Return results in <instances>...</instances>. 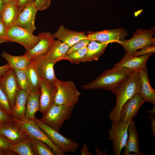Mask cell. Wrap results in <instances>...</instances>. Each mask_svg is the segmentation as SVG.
Masks as SVG:
<instances>
[{"label": "cell", "mask_w": 155, "mask_h": 155, "mask_svg": "<svg viewBox=\"0 0 155 155\" xmlns=\"http://www.w3.org/2000/svg\"><path fill=\"white\" fill-rule=\"evenodd\" d=\"M141 80L139 71H134L116 90L115 107L110 112L109 119L112 122L120 120V113L124 103L137 94H139Z\"/></svg>", "instance_id": "obj_1"}, {"label": "cell", "mask_w": 155, "mask_h": 155, "mask_svg": "<svg viewBox=\"0 0 155 155\" xmlns=\"http://www.w3.org/2000/svg\"><path fill=\"white\" fill-rule=\"evenodd\" d=\"M133 71L125 68L113 67L104 71L93 81L82 87L85 90H107L115 94L118 87Z\"/></svg>", "instance_id": "obj_2"}, {"label": "cell", "mask_w": 155, "mask_h": 155, "mask_svg": "<svg viewBox=\"0 0 155 155\" xmlns=\"http://www.w3.org/2000/svg\"><path fill=\"white\" fill-rule=\"evenodd\" d=\"M74 106L51 105L40 120L44 124L59 132L64 123L71 117Z\"/></svg>", "instance_id": "obj_3"}, {"label": "cell", "mask_w": 155, "mask_h": 155, "mask_svg": "<svg viewBox=\"0 0 155 155\" xmlns=\"http://www.w3.org/2000/svg\"><path fill=\"white\" fill-rule=\"evenodd\" d=\"M155 27L149 30L138 29L134 33L132 37L129 40L124 39L121 44L126 53L133 54L136 52L146 47L155 45Z\"/></svg>", "instance_id": "obj_4"}, {"label": "cell", "mask_w": 155, "mask_h": 155, "mask_svg": "<svg viewBox=\"0 0 155 155\" xmlns=\"http://www.w3.org/2000/svg\"><path fill=\"white\" fill-rule=\"evenodd\" d=\"M12 119L28 137L40 140L44 142L51 148L54 155H65L51 140L33 120L30 119L26 117L22 119H19L13 117Z\"/></svg>", "instance_id": "obj_5"}, {"label": "cell", "mask_w": 155, "mask_h": 155, "mask_svg": "<svg viewBox=\"0 0 155 155\" xmlns=\"http://www.w3.org/2000/svg\"><path fill=\"white\" fill-rule=\"evenodd\" d=\"M55 83L57 91L54 104L57 105L74 106L78 102L81 94L73 82L63 81L57 78Z\"/></svg>", "instance_id": "obj_6"}, {"label": "cell", "mask_w": 155, "mask_h": 155, "mask_svg": "<svg viewBox=\"0 0 155 155\" xmlns=\"http://www.w3.org/2000/svg\"><path fill=\"white\" fill-rule=\"evenodd\" d=\"M33 120L51 140L63 153L75 152L79 144L73 140L61 134L51 127L44 124L35 117Z\"/></svg>", "instance_id": "obj_7"}, {"label": "cell", "mask_w": 155, "mask_h": 155, "mask_svg": "<svg viewBox=\"0 0 155 155\" xmlns=\"http://www.w3.org/2000/svg\"><path fill=\"white\" fill-rule=\"evenodd\" d=\"M130 122H124L121 120L112 122L111 129L108 130L109 136L107 139L111 140L113 151L115 155H120L127 140L128 128Z\"/></svg>", "instance_id": "obj_8"}, {"label": "cell", "mask_w": 155, "mask_h": 155, "mask_svg": "<svg viewBox=\"0 0 155 155\" xmlns=\"http://www.w3.org/2000/svg\"><path fill=\"white\" fill-rule=\"evenodd\" d=\"M6 39L8 41L19 43L23 46L26 51L30 49L40 41L38 35H34L30 32L16 25L7 29Z\"/></svg>", "instance_id": "obj_9"}, {"label": "cell", "mask_w": 155, "mask_h": 155, "mask_svg": "<svg viewBox=\"0 0 155 155\" xmlns=\"http://www.w3.org/2000/svg\"><path fill=\"white\" fill-rule=\"evenodd\" d=\"M38 35L40 38V41L31 49L26 51L24 54L31 62L45 56L55 40L53 34L49 31L40 33Z\"/></svg>", "instance_id": "obj_10"}, {"label": "cell", "mask_w": 155, "mask_h": 155, "mask_svg": "<svg viewBox=\"0 0 155 155\" xmlns=\"http://www.w3.org/2000/svg\"><path fill=\"white\" fill-rule=\"evenodd\" d=\"M88 32L86 37L91 41H96L108 44L117 42L121 44L128 35L127 31L122 28Z\"/></svg>", "instance_id": "obj_11"}, {"label": "cell", "mask_w": 155, "mask_h": 155, "mask_svg": "<svg viewBox=\"0 0 155 155\" xmlns=\"http://www.w3.org/2000/svg\"><path fill=\"white\" fill-rule=\"evenodd\" d=\"M0 87L7 98L12 109L16 95L20 89L14 69L11 68L0 76Z\"/></svg>", "instance_id": "obj_12"}, {"label": "cell", "mask_w": 155, "mask_h": 155, "mask_svg": "<svg viewBox=\"0 0 155 155\" xmlns=\"http://www.w3.org/2000/svg\"><path fill=\"white\" fill-rule=\"evenodd\" d=\"M38 11L33 4L27 5L18 13L15 25L33 33L36 29L34 22Z\"/></svg>", "instance_id": "obj_13"}, {"label": "cell", "mask_w": 155, "mask_h": 155, "mask_svg": "<svg viewBox=\"0 0 155 155\" xmlns=\"http://www.w3.org/2000/svg\"><path fill=\"white\" fill-rule=\"evenodd\" d=\"M40 88V93L39 111L43 115L54 103L57 88L55 82L42 81Z\"/></svg>", "instance_id": "obj_14"}, {"label": "cell", "mask_w": 155, "mask_h": 155, "mask_svg": "<svg viewBox=\"0 0 155 155\" xmlns=\"http://www.w3.org/2000/svg\"><path fill=\"white\" fill-rule=\"evenodd\" d=\"M145 102L139 94L127 100L121 109L120 120L124 122H130L133 117L137 115L139 109Z\"/></svg>", "instance_id": "obj_15"}, {"label": "cell", "mask_w": 155, "mask_h": 155, "mask_svg": "<svg viewBox=\"0 0 155 155\" xmlns=\"http://www.w3.org/2000/svg\"><path fill=\"white\" fill-rule=\"evenodd\" d=\"M153 53H150L140 56H135L126 53L121 60L115 64L113 67H123L138 71L147 68L146 63Z\"/></svg>", "instance_id": "obj_16"}, {"label": "cell", "mask_w": 155, "mask_h": 155, "mask_svg": "<svg viewBox=\"0 0 155 155\" xmlns=\"http://www.w3.org/2000/svg\"><path fill=\"white\" fill-rule=\"evenodd\" d=\"M53 35L55 39L60 41L69 47L80 40L87 38L84 32L73 31L65 28L63 25L59 27Z\"/></svg>", "instance_id": "obj_17"}, {"label": "cell", "mask_w": 155, "mask_h": 155, "mask_svg": "<svg viewBox=\"0 0 155 155\" xmlns=\"http://www.w3.org/2000/svg\"><path fill=\"white\" fill-rule=\"evenodd\" d=\"M0 133L7 138L12 144L18 143L28 137L13 120L0 127Z\"/></svg>", "instance_id": "obj_18"}, {"label": "cell", "mask_w": 155, "mask_h": 155, "mask_svg": "<svg viewBox=\"0 0 155 155\" xmlns=\"http://www.w3.org/2000/svg\"><path fill=\"white\" fill-rule=\"evenodd\" d=\"M34 62L42 81L55 82L57 79L55 76L53 68L55 63L45 56L38 59Z\"/></svg>", "instance_id": "obj_19"}, {"label": "cell", "mask_w": 155, "mask_h": 155, "mask_svg": "<svg viewBox=\"0 0 155 155\" xmlns=\"http://www.w3.org/2000/svg\"><path fill=\"white\" fill-rule=\"evenodd\" d=\"M128 131L129 134L126 143L123 148L124 151L123 155H128L131 152H134L137 155H145L141 153L139 149V134L133 118L129 125Z\"/></svg>", "instance_id": "obj_20"}, {"label": "cell", "mask_w": 155, "mask_h": 155, "mask_svg": "<svg viewBox=\"0 0 155 155\" xmlns=\"http://www.w3.org/2000/svg\"><path fill=\"white\" fill-rule=\"evenodd\" d=\"M141 80V87L139 94L146 102L155 104V90L151 86L147 73V68L139 71Z\"/></svg>", "instance_id": "obj_21"}, {"label": "cell", "mask_w": 155, "mask_h": 155, "mask_svg": "<svg viewBox=\"0 0 155 155\" xmlns=\"http://www.w3.org/2000/svg\"><path fill=\"white\" fill-rule=\"evenodd\" d=\"M40 88L30 90L28 93L26 106L25 117L33 119L40 107Z\"/></svg>", "instance_id": "obj_22"}, {"label": "cell", "mask_w": 155, "mask_h": 155, "mask_svg": "<svg viewBox=\"0 0 155 155\" xmlns=\"http://www.w3.org/2000/svg\"><path fill=\"white\" fill-rule=\"evenodd\" d=\"M18 13L17 1L6 3L1 12L0 19L7 29L15 24Z\"/></svg>", "instance_id": "obj_23"}, {"label": "cell", "mask_w": 155, "mask_h": 155, "mask_svg": "<svg viewBox=\"0 0 155 155\" xmlns=\"http://www.w3.org/2000/svg\"><path fill=\"white\" fill-rule=\"evenodd\" d=\"M28 93L20 89L16 95L12 108V117L19 119L25 117L27 100Z\"/></svg>", "instance_id": "obj_24"}, {"label": "cell", "mask_w": 155, "mask_h": 155, "mask_svg": "<svg viewBox=\"0 0 155 155\" xmlns=\"http://www.w3.org/2000/svg\"><path fill=\"white\" fill-rule=\"evenodd\" d=\"M69 47L59 40H55L44 56L56 63L61 60H65V57Z\"/></svg>", "instance_id": "obj_25"}, {"label": "cell", "mask_w": 155, "mask_h": 155, "mask_svg": "<svg viewBox=\"0 0 155 155\" xmlns=\"http://www.w3.org/2000/svg\"><path fill=\"white\" fill-rule=\"evenodd\" d=\"M108 44L96 41H91L87 46L83 62L98 60L104 53Z\"/></svg>", "instance_id": "obj_26"}, {"label": "cell", "mask_w": 155, "mask_h": 155, "mask_svg": "<svg viewBox=\"0 0 155 155\" xmlns=\"http://www.w3.org/2000/svg\"><path fill=\"white\" fill-rule=\"evenodd\" d=\"M1 56L14 69H26L31 63L29 58L25 55L14 56L3 51Z\"/></svg>", "instance_id": "obj_27"}, {"label": "cell", "mask_w": 155, "mask_h": 155, "mask_svg": "<svg viewBox=\"0 0 155 155\" xmlns=\"http://www.w3.org/2000/svg\"><path fill=\"white\" fill-rule=\"evenodd\" d=\"M34 155H54L51 148L42 141L28 137Z\"/></svg>", "instance_id": "obj_28"}, {"label": "cell", "mask_w": 155, "mask_h": 155, "mask_svg": "<svg viewBox=\"0 0 155 155\" xmlns=\"http://www.w3.org/2000/svg\"><path fill=\"white\" fill-rule=\"evenodd\" d=\"M26 70L30 90L40 88L42 80L37 70L35 62H31Z\"/></svg>", "instance_id": "obj_29"}, {"label": "cell", "mask_w": 155, "mask_h": 155, "mask_svg": "<svg viewBox=\"0 0 155 155\" xmlns=\"http://www.w3.org/2000/svg\"><path fill=\"white\" fill-rule=\"evenodd\" d=\"M9 150L20 155H34L30 140L28 137L16 144H12Z\"/></svg>", "instance_id": "obj_30"}, {"label": "cell", "mask_w": 155, "mask_h": 155, "mask_svg": "<svg viewBox=\"0 0 155 155\" xmlns=\"http://www.w3.org/2000/svg\"><path fill=\"white\" fill-rule=\"evenodd\" d=\"M16 80L20 89L28 93L30 87L26 69H14Z\"/></svg>", "instance_id": "obj_31"}, {"label": "cell", "mask_w": 155, "mask_h": 155, "mask_svg": "<svg viewBox=\"0 0 155 155\" xmlns=\"http://www.w3.org/2000/svg\"><path fill=\"white\" fill-rule=\"evenodd\" d=\"M87 49V46H86L71 52L66 55L65 57V60L76 64L83 62Z\"/></svg>", "instance_id": "obj_32"}, {"label": "cell", "mask_w": 155, "mask_h": 155, "mask_svg": "<svg viewBox=\"0 0 155 155\" xmlns=\"http://www.w3.org/2000/svg\"><path fill=\"white\" fill-rule=\"evenodd\" d=\"M0 108L12 116V111L6 96L0 87Z\"/></svg>", "instance_id": "obj_33"}, {"label": "cell", "mask_w": 155, "mask_h": 155, "mask_svg": "<svg viewBox=\"0 0 155 155\" xmlns=\"http://www.w3.org/2000/svg\"><path fill=\"white\" fill-rule=\"evenodd\" d=\"M91 41L87 38L80 40L73 45L69 47L66 55L87 46Z\"/></svg>", "instance_id": "obj_34"}, {"label": "cell", "mask_w": 155, "mask_h": 155, "mask_svg": "<svg viewBox=\"0 0 155 155\" xmlns=\"http://www.w3.org/2000/svg\"><path fill=\"white\" fill-rule=\"evenodd\" d=\"M51 0H35L34 4L38 11H43L49 8Z\"/></svg>", "instance_id": "obj_35"}, {"label": "cell", "mask_w": 155, "mask_h": 155, "mask_svg": "<svg viewBox=\"0 0 155 155\" xmlns=\"http://www.w3.org/2000/svg\"><path fill=\"white\" fill-rule=\"evenodd\" d=\"M13 121L12 116L0 108V127Z\"/></svg>", "instance_id": "obj_36"}, {"label": "cell", "mask_w": 155, "mask_h": 155, "mask_svg": "<svg viewBox=\"0 0 155 155\" xmlns=\"http://www.w3.org/2000/svg\"><path fill=\"white\" fill-rule=\"evenodd\" d=\"M12 144L7 138L0 133V149L9 151V149Z\"/></svg>", "instance_id": "obj_37"}, {"label": "cell", "mask_w": 155, "mask_h": 155, "mask_svg": "<svg viewBox=\"0 0 155 155\" xmlns=\"http://www.w3.org/2000/svg\"><path fill=\"white\" fill-rule=\"evenodd\" d=\"M155 51V45L152 46L144 48L131 55L135 56H140L150 53H154Z\"/></svg>", "instance_id": "obj_38"}, {"label": "cell", "mask_w": 155, "mask_h": 155, "mask_svg": "<svg viewBox=\"0 0 155 155\" xmlns=\"http://www.w3.org/2000/svg\"><path fill=\"white\" fill-rule=\"evenodd\" d=\"M7 28L0 18V44L8 42L6 39Z\"/></svg>", "instance_id": "obj_39"}, {"label": "cell", "mask_w": 155, "mask_h": 155, "mask_svg": "<svg viewBox=\"0 0 155 155\" xmlns=\"http://www.w3.org/2000/svg\"><path fill=\"white\" fill-rule=\"evenodd\" d=\"M35 0H17L18 13L27 5L34 4Z\"/></svg>", "instance_id": "obj_40"}, {"label": "cell", "mask_w": 155, "mask_h": 155, "mask_svg": "<svg viewBox=\"0 0 155 155\" xmlns=\"http://www.w3.org/2000/svg\"><path fill=\"white\" fill-rule=\"evenodd\" d=\"M11 68L10 65L8 63L2 66H0V76L5 74Z\"/></svg>", "instance_id": "obj_41"}, {"label": "cell", "mask_w": 155, "mask_h": 155, "mask_svg": "<svg viewBox=\"0 0 155 155\" xmlns=\"http://www.w3.org/2000/svg\"><path fill=\"white\" fill-rule=\"evenodd\" d=\"M80 154L81 155H92V153L89 152L88 148L85 143H84L81 150Z\"/></svg>", "instance_id": "obj_42"}, {"label": "cell", "mask_w": 155, "mask_h": 155, "mask_svg": "<svg viewBox=\"0 0 155 155\" xmlns=\"http://www.w3.org/2000/svg\"><path fill=\"white\" fill-rule=\"evenodd\" d=\"M148 118L150 120L151 126V131L153 136H155V118L150 116H149Z\"/></svg>", "instance_id": "obj_43"}, {"label": "cell", "mask_w": 155, "mask_h": 155, "mask_svg": "<svg viewBox=\"0 0 155 155\" xmlns=\"http://www.w3.org/2000/svg\"><path fill=\"white\" fill-rule=\"evenodd\" d=\"M15 153L9 150H3L0 148V155H14Z\"/></svg>", "instance_id": "obj_44"}, {"label": "cell", "mask_w": 155, "mask_h": 155, "mask_svg": "<svg viewBox=\"0 0 155 155\" xmlns=\"http://www.w3.org/2000/svg\"><path fill=\"white\" fill-rule=\"evenodd\" d=\"M154 106L152 110L149 111L148 110L146 111V113L147 114H150L151 116H154L155 113V104H154Z\"/></svg>", "instance_id": "obj_45"}, {"label": "cell", "mask_w": 155, "mask_h": 155, "mask_svg": "<svg viewBox=\"0 0 155 155\" xmlns=\"http://www.w3.org/2000/svg\"><path fill=\"white\" fill-rule=\"evenodd\" d=\"M5 4V0H0V18L1 12Z\"/></svg>", "instance_id": "obj_46"}, {"label": "cell", "mask_w": 155, "mask_h": 155, "mask_svg": "<svg viewBox=\"0 0 155 155\" xmlns=\"http://www.w3.org/2000/svg\"><path fill=\"white\" fill-rule=\"evenodd\" d=\"M96 151L97 152H101V153H100V155H101V154L102 155L101 153H102V154H103V155H105V154H106L107 150H105L104 151H102V152H100V151L97 148H96Z\"/></svg>", "instance_id": "obj_47"}, {"label": "cell", "mask_w": 155, "mask_h": 155, "mask_svg": "<svg viewBox=\"0 0 155 155\" xmlns=\"http://www.w3.org/2000/svg\"><path fill=\"white\" fill-rule=\"evenodd\" d=\"M6 3L7 2L12 1H17V0H5Z\"/></svg>", "instance_id": "obj_48"}]
</instances>
